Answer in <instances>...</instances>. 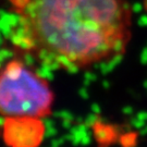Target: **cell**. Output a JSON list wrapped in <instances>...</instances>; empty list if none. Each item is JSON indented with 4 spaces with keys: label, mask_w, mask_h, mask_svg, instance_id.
Here are the masks:
<instances>
[{
    "label": "cell",
    "mask_w": 147,
    "mask_h": 147,
    "mask_svg": "<svg viewBox=\"0 0 147 147\" xmlns=\"http://www.w3.org/2000/svg\"><path fill=\"white\" fill-rule=\"evenodd\" d=\"M42 123L34 118H8L5 137L12 147H36L42 140Z\"/></svg>",
    "instance_id": "3957f363"
},
{
    "label": "cell",
    "mask_w": 147,
    "mask_h": 147,
    "mask_svg": "<svg viewBox=\"0 0 147 147\" xmlns=\"http://www.w3.org/2000/svg\"><path fill=\"white\" fill-rule=\"evenodd\" d=\"M53 94L48 83L20 60L0 71V115L40 119L50 113Z\"/></svg>",
    "instance_id": "7a4b0ae2"
},
{
    "label": "cell",
    "mask_w": 147,
    "mask_h": 147,
    "mask_svg": "<svg viewBox=\"0 0 147 147\" xmlns=\"http://www.w3.org/2000/svg\"><path fill=\"white\" fill-rule=\"evenodd\" d=\"M13 46L55 69L90 68L125 51L133 14L127 0H10Z\"/></svg>",
    "instance_id": "6da1fadb"
}]
</instances>
